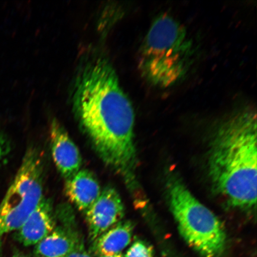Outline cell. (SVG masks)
Segmentation results:
<instances>
[{"mask_svg":"<svg viewBox=\"0 0 257 257\" xmlns=\"http://www.w3.org/2000/svg\"><path fill=\"white\" fill-rule=\"evenodd\" d=\"M72 101L77 119L99 158L128 188H136L134 110L107 58L96 55L83 63Z\"/></svg>","mask_w":257,"mask_h":257,"instance_id":"obj_1","label":"cell"},{"mask_svg":"<svg viewBox=\"0 0 257 257\" xmlns=\"http://www.w3.org/2000/svg\"><path fill=\"white\" fill-rule=\"evenodd\" d=\"M256 118L252 110L235 112L218 126L208 172L214 191L232 207L252 210L256 200Z\"/></svg>","mask_w":257,"mask_h":257,"instance_id":"obj_2","label":"cell"},{"mask_svg":"<svg viewBox=\"0 0 257 257\" xmlns=\"http://www.w3.org/2000/svg\"><path fill=\"white\" fill-rule=\"evenodd\" d=\"M193 44L185 28L163 15L153 22L141 48L139 68L144 78L161 88L175 85L188 71Z\"/></svg>","mask_w":257,"mask_h":257,"instance_id":"obj_3","label":"cell"},{"mask_svg":"<svg viewBox=\"0 0 257 257\" xmlns=\"http://www.w3.org/2000/svg\"><path fill=\"white\" fill-rule=\"evenodd\" d=\"M170 206L181 235L204 257L223 254L226 236L222 224L178 179L168 185Z\"/></svg>","mask_w":257,"mask_h":257,"instance_id":"obj_4","label":"cell"},{"mask_svg":"<svg viewBox=\"0 0 257 257\" xmlns=\"http://www.w3.org/2000/svg\"><path fill=\"white\" fill-rule=\"evenodd\" d=\"M43 157L31 148L0 204V242L6 234L20 229L43 200Z\"/></svg>","mask_w":257,"mask_h":257,"instance_id":"obj_5","label":"cell"},{"mask_svg":"<svg viewBox=\"0 0 257 257\" xmlns=\"http://www.w3.org/2000/svg\"><path fill=\"white\" fill-rule=\"evenodd\" d=\"M58 216L60 224L35 245L37 257H68L83 239L76 228L71 209L62 206Z\"/></svg>","mask_w":257,"mask_h":257,"instance_id":"obj_6","label":"cell"},{"mask_svg":"<svg viewBox=\"0 0 257 257\" xmlns=\"http://www.w3.org/2000/svg\"><path fill=\"white\" fill-rule=\"evenodd\" d=\"M124 211L123 202L118 192L111 186L104 189L97 200L85 212L90 242L92 243L119 223Z\"/></svg>","mask_w":257,"mask_h":257,"instance_id":"obj_7","label":"cell"},{"mask_svg":"<svg viewBox=\"0 0 257 257\" xmlns=\"http://www.w3.org/2000/svg\"><path fill=\"white\" fill-rule=\"evenodd\" d=\"M53 159L58 170L68 179L78 173L82 165V157L78 148L59 121L54 119L50 128Z\"/></svg>","mask_w":257,"mask_h":257,"instance_id":"obj_8","label":"cell"},{"mask_svg":"<svg viewBox=\"0 0 257 257\" xmlns=\"http://www.w3.org/2000/svg\"><path fill=\"white\" fill-rule=\"evenodd\" d=\"M56 223L52 203L43 198L20 229L16 231L15 238L25 246L37 245L53 232Z\"/></svg>","mask_w":257,"mask_h":257,"instance_id":"obj_9","label":"cell"},{"mask_svg":"<svg viewBox=\"0 0 257 257\" xmlns=\"http://www.w3.org/2000/svg\"><path fill=\"white\" fill-rule=\"evenodd\" d=\"M101 192L98 180L88 170H80L72 178L66 179L67 197L80 211H87L97 200Z\"/></svg>","mask_w":257,"mask_h":257,"instance_id":"obj_10","label":"cell"},{"mask_svg":"<svg viewBox=\"0 0 257 257\" xmlns=\"http://www.w3.org/2000/svg\"><path fill=\"white\" fill-rule=\"evenodd\" d=\"M133 229L130 221L115 224L92 243V252L97 256L120 253L130 243Z\"/></svg>","mask_w":257,"mask_h":257,"instance_id":"obj_11","label":"cell"},{"mask_svg":"<svg viewBox=\"0 0 257 257\" xmlns=\"http://www.w3.org/2000/svg\"><path fill=\"white\" fill-rule=\"evenodd\" d=\"M124 257H154L152 247L137 240L131 245Z\"/></svg>","mask_w":257,"mask_h":257,"instance_id":"obj_12","label":"cell"},{"mask_svg":"<svg viewBox=\"0 0 257 257\" xmlns=\"http://www.w3.org/2000/svg\"><path fill=\"white\" fill-rule=\"evenodd\" d=\"M11 148L8 138L0 131V167L4 165L7 160Z\"/></svg>","mask_w":257,"mask_h":257,"instance_id":"obj_13","label":"cell"},{"mask_svg":"<svg viewBox=\"0 0 257 257\" xmlns=\"http://www.w3.org/2000/svg\"><path fill=\"white\" fill-rule=\"evenodd\" d=\"M68 257H92L86 251L83 241L79 244Z\"/></svg>","mask_w":257,"mask_h":257,"instance_id":"obj_14","label":"cell"},{"mask_svg":"<svg viewBox=\"0 0 257 257\" xmlns=\"http://www.w3.org/2000/svg\"><path fill=\"white\" fill-rule=\"evenodd\" d=\"M97 257H123V256L120 253H117V254L110 255H102V256H99Z\"/></svg>","mask_w":257,"mask_h":257,"instance_id":"obj_15","label":"cell"},{"mask_svg":"<svg viewBox=\"0 0 257 257\" xmlns=\"http://www.w3.org/2000/svg\"><path fill=\"white\" fill-rule=\"evenodd\" d=\"M14 257H27V256H23V255H18L15 256Z\"/></svg>","mask_w":257,"mask_h":257,"instance_id":"obj_16","label":"cell"}]
</instances>
